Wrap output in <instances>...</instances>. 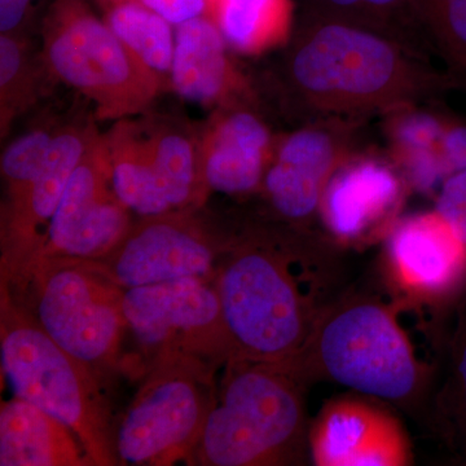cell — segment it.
I'll return each mask as SVG.
<instances>
[{
  "label": "cell",
  "mask_w": 466,
  "mask_h": 466,
  "mask_svg": "<svg viewBox=\"0 0 466 466\" xmlns=\"http://www.w3.org/2000/svg\"><path fill=\"white\" fill-rule=\"evenodd\" d=\"M268 86L284 115L299 125L324 116L368 121L401 106L434 103L459 88L446 70L390 36L309 11Z\"/></svg>",
  "instance_id": "6da1fadb"
},
{
  "label": "cell",
  "mask_w": 466,
  "mask_h": 466,
  "mask_svg": "<svg viewBox=\"0 0 466 466\" xmlns=\"http://www.w3.org/2000/svg\"><path fill=\"white\" fill-rule=\"evenodd\" d=\"M308 241L262 227L233 235L213 281L231 359L283 363L305 346L324 308L293 271Z\"/></svg>",
  "instance_id": "7a4b0ae2"
},
{
  "label": "cell",
  "mask_w": 466,
  "mask_h": 466,
  "mask_svg": "<svg viewBox=\"0 0 466 466\" xmlns=\"http://www.w3.org/2000/svg\"><path fill=\"white\" fill-rule=\"evenodd\" d=\"M400 309L398 302L361 294L327 303L305 346L283 363L306 385L339 383L404 410H425L435 368L417 357Z\"/></svg>",
  "instance_id": "3957f363"
},
{
  "label": "cell",
  "mask_w": 466,
  "mask_h": 466,
  "mask_svg": "<svg viewBox=\"0 0 466 466\" xmlns=\"http://www.w3.org/2000/svg\"><path fill=\"white\" fill-rule=\"evenodd\" d=\"M187 465L284 466L309 459L306 383L287 364L229 359Z\"/></svg>",
  "instance_id": "277c9868"
},
{
  "label": "cell",
  "mask_w": 466,
  "mask_h": 466,
  "mask_svg": "<svg viewBox=\"0 0 466 466\" xmlns=\"http://www.w3.org/2000/svg\"><path fill=\"white\" fill-rule=\"evenodd\" d=\"M2 284L58 346L97 376L118 367L128 329L125 289L92 260L36 254L2 267Z\"/></svg>",
  "instance_id": "5b68a950"
},
{
  "label": "cell",
  "mask_w": 466,
  "mask_h": 466,
  "mask_svg": "<svg viewBox=\"0 0 466 466\" xmlns=\"http://www.w3.org/2000/svg\"><path fill=\"white\" fill-rule=\"evenodd\" d=\"M0 349L15 397L63 421L84 444L92 464H121L100 377L58 346L5 284L0 287Z\"/></svg>",
  "instance_id": "8992f818"
},
{
  "label": "cell",
  "mask_w": 466,
  "mask_h": 466,
  "mask_svg": "<svg viewBox=\"0 0 466 466\" xmlns=\"http://www.w3.org/2000/svg\"><path fill=\"white\" fill-rule=\"evenodd\" d=\"M42 52L55 78L91 101L96 121L148 112L167 86L86 0L51 3L43 20Z\"/></svg>",
  "instance_id": "52a82bcc"
},
{
  "label": "cell",
  "mask_w": 466,
  "mask_h": 466,
  "mask_svg": "<svg viewBox=\"0 0 466 466\" xmlns=\"http://www.w3.org/2000/svg\"><path fill=\"white\" fill-rule=\"evenodd\" d=\"M116 195L133 213L201 208L200 127L171 116L119 119L103 134Z\"/></svg>",
  "instance_id": "ba28073f"
},
{
  "label": "cell",
  "mask_w": 466,
  "mask_h": 466,
  "mask_svg": "<svg viewBox=\"0 0 466 466\" xmlns=\"http://www.w3.org/2000/svg\"><path fill=\"white\" fill-rule=\"evenodd\" d=\"M216 364L175 354L156 359L116 434L121 465L188 462L217 398Z\"/></svg>",
  "instance_id": "9c48e42d"
},
{
  "label": "cell",
  "mask_w": 466,
  "mask_h": 466,
  "mask_svg": "<svg viewBox=\"0 0 466 466\" xmlns=\"http://www.w3.org/2000/svg\"><path fill=\"white\" fill-rule=\"evenodd\" d=\"M367 119L324 116L279 135L260 187L269 213L281 228L309 236L321 198L336 171L364 148Z\"/></svg>",
  "instance_id": "30bf717a"
},
{
  "label": "cell",
  "mask_w": 466,
  "mask_h": 466,
  "mask_svg": "<svg viewBox=\"0 0 466 466\" xmlns=\"http://www.w3.org/2000/svg\"><path fill=\"white\" fill-rule=\"evenodd\" d=\"M198 208L142 217L106 256L92 262L124 289L182 279L213 281L233 235L218 231Z\"/></svg>",
  "instance_id": "8fae6325"
},
{
  "label": "cell",
  "mask_w": 466,
  "mask_h": 466,
  "mask_svg": "<svg viewBox=\"0 0 466 466\" xmlns=\"http://www.w3.org/2000/svg\"><path fill=\"white\" fill-rule=\"evenodd\" d=\"M213 281L182 279L125 289L127 328L149 364L183 354L223 367L232 358Z\"/></svg>",
  "instance_id": "7c38bea8"
},
{
  "label": "cell",
  "mask_w": 466,
  "mask_h": 466,
  "mask_svg": "<svg viewBox=\"0 0 466 466\" xmlns=\"http://www.w3.org/2000/svg\"><path fill=\"white\" fill-rule=\"evenodd\" d=\"M383 242L382 271L410 308L452 314L466 294V240L437 208L401 217Z\"/></svg>",
  "instance_id": "4fadbf2b"
},
{
  "label": "cell",
  "mask_w": 466,
  "mask_h": 466,
  "mask_svg": "<svg viewBox=\"0 0 466 466\" xmlns=\"http://www.w3.org/2000/svg\"><path fill=\"white\" fill-rule=\"evenodd\" d=\"M131 213L116 195L104 137L97 130L66 184L36 254L103 258L133 226Z\"/></svg>",
  "instance_id": "5bb4252c"
},
{
  "label": "cell",
  "mask_w": 466,
  "mask_h": 466,
  "mask_svg": "<svg viewBox=\"0 0 466 466\" xmlns=\"http://www.w3.org/2000/svg\"><path fill=\"white\" fill-rule=\"evenodd\" d=\"M410 187L386 153L361 149L328 183L319 220L343 248L383 241L400 219Z\"/></svg>",
  "instance_id": "9a60e30c"
},
{
  "label": "cell",
  "mask_w": 466,
  "mask_h": 466,
  "mask_svg": "<svg viewBox=\"0 0 466 466\" xmlns=\"http://www.w3.org/2000/svg\"><path fill=\"white\" fill-rule=\"evenodd\" d=\"M309 460L318 466H407L413 450L389 403L350 392L325 401L309 424Z\"/></svg>",
  "instance_id": "2e32d148"
},
{
  "label": "cell",
  "mask_w": 466,
  "mask_h": 466,
  "mask_svg": "<svg viewBox=\"0 0 466 466\" xmlns=\"http://www.w3.org/2000/svg\"><path fill=\"white\" fill-rule=\"evenodd\" d=\"M279 135L260 104L213 110L200 127V177L205 193L244 196L259 193Z\"/></svg>",
  "instance_id": "e0dca14e"
},
{
  "label": "cell",
  "mask_w": 466,
  "mask_h": 466,
  "mask_svg": "<svg viewBox=\"0 0 466 466\" xmlns=\"http://www.w3.org/2000/svg\"><path fill=\"white\" fill-rule=\"evenodd\" d=\"M97 130L95 116L66 121L36 179L16 200L2 204V267L17 265L41 250L66 184Z\"/></svg>",
  "instance_id": "ac0fdd59"
},
{
  "label": "cell",
  "mask_w": 466,
  "mask_h": 466,
  "mask_svg": "<svg viewBox=\"0 0 466 466\" xmlns=\"http://www.w3.org/2000/svg\"><path fill=\"white\" fill-rule=\"evenodd\" d=\"M214 21L205 16L177 26L170 86L183 99L218 109L260 104L259 88L235 63Z\"/></svg>",
  "instance_id": "d6986e66"
},
{
  "label": "cell",
  "mask_w": 466,
  "mask_h": 466,
  "mask_svg": "<svg viewBox=\"0 0 466 466\" xmlns=\"http://www.w3.org/2000/svg\"><path fill=\"white\" fill-rule=\"evenodd\" d=\"M382 116L386 155L410 192L440 191L453 175L447 155V130L452 115L424 103L401 106Z\"/></svg>",
  "instance_id": "ffe728a7"
},
{
  "label": "cell",
  "mask_w": 466,
  "mask_h": 466,
  "mask_svg": "<svg viewBox=\"0 0 466 466\" xmlns=\"http://www.w3.org/2000/svg\"><path fill=\"white\" fill-rule=\"evenodd\" d=\"M0 465L87 466L84 444L63 421L15 397L0 410Z\"/></svg>",
  "instance_id": "44dd1931"
},
{
  "label": "cell",
  "mask_w": 466,
  "mask_h": 466,
  "mask_svg": "<svg viewBox=\"0 0 466 466\" xmlns=\"http://www.w3.org/2000/svg\"><path fill=\"white\" fill-rule=\"evenodd\" d=\"M207 16L244 56L285 47L296 29L293 0H210Z\"/></svg>",
  "instance_id": "7402d4cb"
},
{
  "label": "cell",
  "mask_w": 466,
  "mask_h": 466,
  "mask_svg": "<svg viewBox=\"0 0 466 466\" xmlns=\"http://www.w3.org/2000/svg\"><path fill=\"white\" fill-rule=\"evenodd\" d=\"M441 379L429 398L431 424L459 464L466 465V294L452 312Z\"/></svg>",
  "instance_id": "603a6c76"
},
{
  "label": "cell",
  "mask_w": 466,
  "mask_h": 466,
  "mask_svg": "<svg viewBox=\"0 0 466 466\" xmlns=\"http://www.w3.org/2000/svg\"><path fill=\"white\" fill-rule=\"evenodd\" d=\"M57 79L43 52L20 32L0 35V137L7 139L15 122L50 96Z\"/></svg>",
  "instance_id": "cb8c5ba5"
},
{
  "label": "cell",
  "mask_w": 466,
  "mask_h": 466,
  "mask_svg": "<svg viewBox=\"0 0 466 466\" xmlns=\"http://www.w3.org/2000/svg\"><path fill=\"white\" fill-rule=\"evenodd\" d=\"M309 12L341 18L390 36L429 58L433 46L420 17L417 0H309ZM431 60V58H429Z\"/></svg>",
  "instance_id": "d4e9b609"
},
{
  "label": "cell",
  "mask_w": 466,
  "mask_h": 466,
  "mask_svg": "<svg viewBox=\"0 0 466 466\" xmlns=\"http://www.w3.org/2000/svg\"><path fill=\"white\" fill-rule=\"evenodd\" d=\"M104 20L113 33L158 75H170L175 35L171 24L140 0H119L106 8Z\"/></svg>",
  "instance_id": "484cf974"
},
{
  "label": "cell",
  "mask_w": 466,
  "mask_h": 466,
  "mask_svg": "<svg viewBox=\"0 0 466 466\" xmlns=\"http://www.w3.org/2000/svg\"><path fill=\"white\" fill-rule=\"evenodd\" d=\"M64 124L58 116L47 115L5 147L0 159L5 184L3 204L16 200L36 179Z\"/></svg>",
  "instance_id": "4316f807"
},
{
  "label": "cell",
  "mask_w": 466,
  "mask_h": 466,
  "mask_svg": "<svg viewBox=\"0 0 466 466\" xmlns=\"http://www.w3.org/2000/svg\"><path fill=\"white\" fill-rule=\"evenodd\" d=\"M435 208L459 229L466 240V168L443 183L438 191Z\"/></svg>",
  "instance_id": "83f0119b"
},
{
  "label": "cell",
  "mask_w": 466,
  "mask_h": 466,
  "mask_svg": "<svg viewBox=\"0 0 466 466\" xmlns=\"http://www.w3.org/2000/svg\"><path fill=\"white\" fill-rule=\"evenodd\" d=\"M147 7L168 21L171 25L179 26L187 21L205 16L210 0H140Z\"/></svg>",
  "instance_id": "f1b7e54d"
},
{
  "label": "cell",
  "mask_w": 466,
  "mask_h": 466,
  "mask_svg": "<svg viewBox=\"0 0 466 466\" xmlns=\"http://www.w3.org/2000/svg\"><path fill=\"white\" fill-rule=\"evenodd\" d=\"M33 0H0V33L20 32Z\"/></svg>",
  "instance_id": "f546056e"
},
{
  "label": "cell",
  "mask_w": 466,
  "mask_h": 466,
  "mask_svg": "<svg viewBox=\"0 0 466 466\" xmlns=\"http://www.w3.org/2000/svg\"><path fill=\"white\" fill-rule=\"evenodd\" d=\"M452 2V0H417V7H419L420 17L422 11L426 8L434 7V5H443V3Z\"/></svg>",
  "instance_id": "4dcf8cb0"
},
{
  "label": "cell",
  "mask_w": 466,
  "mask_h": 466,
  "mask_svg": "<svg viewBox=\"0 0 466 466\" xmlns=\"http://www.w3.org/2000/svg\"><path fill=\"white\" fill-rule=\"evenodd\" d=\"M97 2L100 3L101 5H103L104 9L106 7H109L110 5H113V3L119 2V0H97Z\"/></svg>",
  "instance_id": "1f68e13d"
}]
</instances>
